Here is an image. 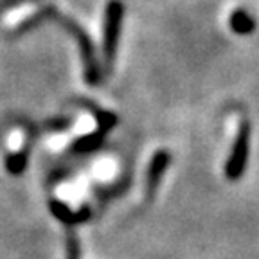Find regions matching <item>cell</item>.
I'll list each match as a JSON object with an SVG mask.
<instances>
[{
    "label": "cell",
    "mask_w": 259,
    "mask_h": 259,
    "mask_svg": "<svg viewBox=\"0 0 259 259\" xmlns=\"http://www.w3.org/2000/svg\"><path fill=\"white\" fill-rule=\"evenodd\" d=\"M103 142V135H101V130L94 135H89V137H83L76 142V151H92L96 148H99Z\"/></svg>",
    "instance_id": "obj_7"
},
{
    "label": "cell",
    "mask_w": 259,
    "mask_h": 259,
    "mask_svg": "<svg viewBox=\"0 0 259 259\" xmlns=\"http://www.w3.org/2000/svg\"><path fill=\"white\" fill-rule=\"evenodd\" d=\"M122 16H124V6L121 0H110L105 11V34H103V54L108 69L113 67V61L117 56Z\"/></svg>",
    "instance_id": "obj_1"
},
{
    "label": "cell",
    "mask_w": 259,
    "mask_h": 259,
    "mask_svg": "<svg viewBox=\"0 0 259 259\" xmlns=\"http://www.w3.org/2000/svg\"><path fill=\"white\" fill-rule=\"evenodd\" d=\"M248 153H250V124L248 121H241L232 150L225 162V177L229 180H239L243 177L247 169Z\"/></svg>",
    "instance_id": "obj_2"
},
{
    "label": "cell",
    "mask_w": 259,
    "mask_h": 259,
    "mask_svg": "<svg viewBox=\"0 0 259 259\" xmlns=\"http://www.w3.org/2000/svg\"><path fill=\"white\" fill-rule=\"evenodd\" d=\"M51 210L56 214V218H60L61 222H65V223H77V222H81V220L89 218V210H83V212L76 214V212L69 210L67 207L63 205V203L56 202V200H53V202H51Z\"/></svg>",
    "instance_id": "obj_6"
},
{
    "label": "cell",
    "mask_w": 259,
    "mask_h": 259,
    "mask_svg": "<svg viewBox=\"0 0 259 259\" xmlns=\"http://www.w3.org/2000/svg\"><path fill=\"white\" fill-rule=\"evenodd\" d=\"M27 166V158L25 153H18V155H9L8 160H6V167L11 175H20L22 171Z\"/></svg>",
    "instance_id": "obj_8"
},
{
    "label": "cell",
    "mask_w": 259,
    "mask_h": 259,
    "mask_svg": "<svg viewBox=\"0 0 259 259\" xmlns=\"http://www.w3.org/2000/svg\"><path fill=\"white\" fill-rule=\"evenodd\" d=\"M60 20L63 22L65 27L76 36L77 44H79L81 56H83V63H85V79L89 81L90 85H97V83L101 81V69H99V63H97V58H96V53H94L90 38L87 36L85 32L81 31L79 25H76L74 22L63 20V18H60Z\"/></svg>",
    "instance_id": "obj_3"
},
{
    "label": "cell",
    "mask_w": 259,
    "mask_h": 259,
    "mask_svg": "<svg viewBox=\"0 0 259 259\" xmlns=\"http://www.w3.org/2000/svg\"><path fill=\"white\" fill-rule=\"evenodd\" d=\"M229 27L232 29V32L245 36V34H252L255 29V20L254 16L245 9H236L229 18Z\"/></svg>",
    "instance_id": "obj_5"
},
{
    "label": "cell",
    "mask_w": 259,
    "mask_h": 259,
    "mask_svg": "<svg viewBox=\"0 0 259 259\" xmlns=\"http://www.w3.org/2000/svg\"><path fill=\"white\" fill-rule=\"evenodd\" d=\"M171 155L166 150H158L151 158L150 166H148V175H146V191H148V198H153V194L157 193L158 186L162 182V177L166 173L167 166H169Z\"/></svg>",
    "instance_id": "obj_4"
},
{
    "label": "cell",
    "mask_w": 259,
    "mask_h": 259,
    "mask_svg": "<svg viewBox=\"0 0 259 259\" xmlns=\"http://www.w3.org/2000/svg\"><path fill=\"white\" fill-rule=\"evenodd\" d=\"M67 259H79V245L72 234L67 238Z\"/></svg>",
    "instance_id": "obj_9"
}]
</instances>
